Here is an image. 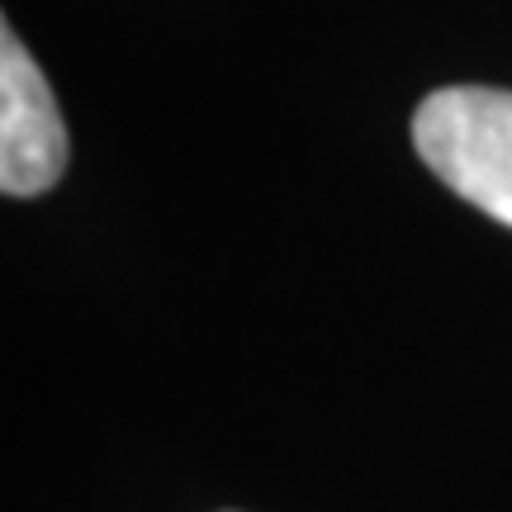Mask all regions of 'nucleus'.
Here are the masks:
<instances>
[{
  "instance_id": "obj_2",
  "label": "nucleus",
  "mask_w": 512,
  "mask_h": 512,
  "mask_svg": "<svg viewBox=\"0 0 512 512\" xmlns=\"http://www.w3.org/2000/svg\"><path fill=\"white\" fill-rule=\"evenodd\" d=\"M67 171V128L29 48L5 24L0 34V190L29 200Z\"/></svg>"
},
{
  "instance_id": "obj_1",
  "label": "nucleus",
  "mask_w": 512,
  "mask_h": 512,
  "mask_svg": "<svg viewBox=\"0 0 512 512\" xmlns=\"http://www.w3.org/2000/svg\"><path fill=\"white\" fill-rule=\"evenodd\" d=\"M413 147L441 185L512 228V91H432L413 114Z\"/></svg>"
}]
</instances>
